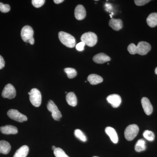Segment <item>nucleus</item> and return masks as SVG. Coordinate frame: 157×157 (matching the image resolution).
Here are the masks:
<instances>
[{
    "mask_svg": "<svg viewBox=\"0 0 157 157\" xmlns=\"http://www.w3.org/2000/svg\"><path fill=\"white\" fill-rule=\"evenodd\" d=\"M87 80L91 85H97L102 82L103 81V78L99 75L92 74L88 76Z\"/></svg>",
    "mask_w": 157,
    "mask_h": 157,
    "instance_id": "obj_19",
    "label": "nucleus"
},
{
    "mask_svg": "<svg viewBox=\"0 0 157 157\" xmlns=\"http://www.w3.org/2000/svg\"><path fill=\"white\" fill-rule=\"evenodd\" d=\"M65 73L69 78H73L77 75V72L75 69L72 68H66L64 69Z\"/></svg>",
    "mask_w": 157,
    "mask_h": 157,
    "instance_id": "obj_23",
    "label": "nucleus"
},
{
    "mask_svg": "<svg viewBox=\"0 0 157 157\" xmlns=\"http://www.w3.org/2000/svg\"><path fill=\"white\" fill-rule=\"evenodd\" d=\"M93 60L98 64H103L110 60V58L104 53H100L96 55L93 57Z\"/></svg>",
    "mask_w": 157,
    "mask_h": 157,
    "instance_id": "obj_14",
    "label": "nucleus"
},
{
    "mask_svg": "<svg viewBox=\"0 0 157 157\" xmlns=\"http://www.w3.org/2000/svg\"><path fill=\"white\" fill-rule=\"evenodd\" d=\"M10 6L8 4H4L0 2V11L3 13H7L10 11Z\"/></svg>",
    "mask_w": 157,
    "mask_h": 157,
    "instance_id": "obj_27",
    "label": "nucleus"
},
{
    "mask_svg": "<svg viewBox=\"0 0 157 157\" xmlns=\"http://www.w3.org/2000/svg\"><path fill=\"white\" fill-rule=\"evenodd\" d=\"M75 17L78 20L84 19L86 16V11L83 6L78 5L76 6L74 11Z\"/></svg>",
    "mask_w": 157,
    "mask_h": 157,
    "instance_id": "obj_12",
    "label": "nucleus"
},
{
    "mask_svg": "<svg viewBox=\"0 0 157 157\" xmlns=\"http://www.w3.org/2000/svg\"><path fill=\"white\" fill-rule=\"evenodd\" d=\"M135 4L137 6H143L150 2V0H135Z\"/></svg>",
    "mask_w": 157,
    "mask_h": 157,
    "instance_id": "obj_29",
    "label": "nucleus"
},
{
    "mask_svg": "<svg viewBox=\"0 0 157 157\" xmlns=\"http://www.w3.org/2000/svg\"><path fill=\"white\" fill-rule=\"evenodd\" d=\"M66 100L69 105L72 107H75L77 104V98L73 92H70L66 96Z\"/></svg>",
    "mask_w": 157,
    "mask_h": 157,
    "instance_id": "obj_18",
    "label": "nucleus"
},
{
    "mask_svg": "<svg viewBox=\"0 0 157 157\" xmlns=\"http://www.w3.org/2000/svg\"><path fill=\"white\" fill-rule=\"evenodd\" d=\"M146 142L143 139H140L137 141L135 145V151L137 152L144 151L146 150Z\"/></svg>",
    "mask_w": 157,
    "mask_h": 157,
    "instance_id": "obj_22",
    "label": "nucleus"
},
{
    "mask_svg": "<svg viewBox=\"0 0 157 157\" xmlns=\"http://www.w3.org/2000/svg\"><path fill=\"white\" fill-rule=\"evenodd\" d=\"M0 131L5 135H15L18 133V130L16 127L8 125L0 128Z\"/></svg>",
    "mask_w": 157,
    "mask_h": 157,
    "instance_id": "obj_13",
    "label": "nucleus"
},
{
    "mask_svg": "<svg viewBox=\"0 0 157 157\" xmlns=\"http://www.w3.org/2000/svg\"><path fill=\"white\" fill-rule=\"evenodd\" d=\"M16 95V90L12 84L6 85L3 90L2 96L3 98H8L9 99H13Z\"/></svg>",
    "mask_w": 157,
    "mask_h": 157,
    "instance_id": "obj_9",
    "label": "nucleus"
},
{
    "mask_svg": "<svg viewBox=\"0 0 157 157\" xmlns=\"http://www.w3.org/2000/svg\"><path fill=\"white\" fill-rule=\"evenodd\" d=\"M155 73L157 75V67L156 68L155 70Z\"/></svg>",
    "mask_w": 157,
    "mask_h": 157,
    "instance_id": "obj_33",
    "label": "nucleus"
},
{
    "mask_svg": "<svg viewBox=\"0 0 157 157\" xmlns=\"http://www.w3.org/2000/svg\"><path fill=\"white\" fill-rule=\"evenodd\" d=\"M151 49V46L146 42L141 41L138 43L137 46L134 43H131L128 47L129 53L132 55L138 54L145 55Z\"/></svg>",
    "mask_w": 157,
    "mask_h": 157,
    "instance_id": "obj_1",
    "label": "nucleus"
},
{
    "mask_svg": "<svg viewBox=\"0 0 157 157\" xmlns=\"http://www.w3.org/2000/svg\"><path fill=\"white\" fill-rule=\"evenodd\" d=\"M147 23L149 26L155 27L157 25V13H152L149 15L147 18Z\"/></svg>",
    "mask_w": 157,
    "mask_h": 157,
    "instance_id": "obj_21",
    "label": "nucleus"
},
{
    "mask_svg": "<svg viewBox=\"0 0 157 157\" xmlns=\"http://www.w3.org/2000/svg\"><path fill=\"white\" fill-rule=\"evenodd\" d=\"M54 154L56 157H70L66 154L62 149L59 147H56L54 150Z\"/></svg>",
    "mask_w": 157,
    "mask_h": 157,
    "instance_id": "obj_26",
    "label": "nucleus"
},
{
    "mask_svg": "<svg viewBox=\"0 0 157 157\" xmlns=\"http://www.w3.org/2000/svg\"><path fill=\"white\" fill-rule=\"evenodd\" d=\"M48 111L52 113V116L55 121H59L62 117L61 113L54 102L52 100L48 101L47 105Z\"/></svg>",
    "mask_w": 157,
    "mask_h": 157,
    "instance_id": "obj_7",
    "label": "nucleus"
},
{
    "mask_svg": "<svg viewBox=\"0 0 157 157\" xmlns=\"http://www.w3.org/2000/svg\"><path fill=\"white\" fill-rule=\"evenodd\" d=\"M141 104L144 112L147 115L151 114L153 110V107L148 98L144 97L141 101Z\"/></svg>",
    "mask_w": 157,
    "mask_h": 157,
    "instance_id": "obj_11",
    "label": "nucleus"
},
{
    "mask_svg": "<svg viewBox=\"0 0 157 157\" xmlns=\"http://www.w3.org/2000/svg\"><path fill=\"white\" fill-rule=\"evenodd\" d=\"M98 157V156H94V157Z\"/></svg>",
    "mask_w": 157,
    "mask_h": 157,
    "instance_id": "obj_35",
    "label": "nucleus"
},
{
    "mask_svg": "<svg viewBox=\"0 0 157 157\" xmlns=\"http://www.w3.org/2000/svg\"><path fill=\"white\" fill-rule=\"evenodd\" d=\"M31 104L35 107H39L42 103V95L39 90L33 88L28 93Z\"/></svg>",
    "mask_w": 157,
    "mask_h": 157,
    "instance_id": "obj_4",
    "label": "nucleus"
},
{
    "mask_svg": "<svg viewBox=\"0 0 157 157\" xmlns=\"http://www.w3.org/2000/svg\"><path fill=\"white\" fill-rule=\"evenodd\" d=\"M7 114L11 119L18 122H23L28 120V118L25 115L21 113L16 109H10L7 113Z\"/></svg>",
    "mask_w": 157,
    "mask_h": 157,
    "instance_id": "obj_8",
    "label": "nucleus"
},
{
    "mask_svg": "<svg viewBox=\"0 0 157 157\" xmlns=\"http://www.w3.org/2000/svg\"><path fill=\"white\" fill-rule=\"evenodd\" d=\"M107 100L113 108H117L119 107L122 101L120 96L117 94H113L108 96L107 97Z\"/></svg>",
    "mask_w": 157,
    "mask_h": 157,
    "instance_id": "obj_10",
    "label": "nucleus"
},
{
    "mask_svg": "<svg viewBox=\"0 0 157 157\" xmlns=\"http://www.w3.org/2000/svg\"><path fill=\"white\" fill-rule=\"evenodd\" d=\"M65 93H66V94H67V92H65Z\"/></svg>",
    "mask_w": 157,
    "mask_h": 157,
    "instance_id": "obj_36",
    "label": "nucleus"
},
{
    "mask_svg": "<svg viewBox=\"0 0 157 157\" xmlns=\"http://www.w3.org/2000/svg\"><path fill=\"white\" fill-rule=\"evenodd\" d=\"M63 2V0H54V2L57 4H60V3H61Z\"/></svg>",
    "mask_w": 157,
    "mask_h": 157,
    "instance_id": "obj_32",
    "label": "nucleus"
},
{
    "mask_svg": "<svg viewBox=\"0 0 157 157\" xmlns=\"http://www.w3.org/2000/svg\"><path fill=\"white\" fill-rule=\"evenodd\" d=\"M45 2V0H33L32 1L33 6L36 8H39L42 7Z\"/></svg>",
    "mask_w": 157,
    "mask_h": 157,
    "instance_id": "obj_28",
    "label": "nucleus"
},
{
    "mask_svg": "<svg viewBox=\"0 0 157 157\" xmlns=\"http://www.w3.org/2000/svg\"><path fill=\"white\" fill-rule=\"evenodd\" d=\"M33 35L34 31L31 26L25 25L23 27L21 36L24 42L29 43L31 45H33L35 42Z\"/></svg>",
    "mask_w": 157,
    "mask_h": 157,
    "instance_id": "obj_3",
    "label": "nucleus"
},
{
    "mask_svg": "<svg viewBox=\"0 0 157 157\" xmlns=\"http://www.w3.org/2000/svg\"><path fill=\"white\" fill-rule=\"evenodd\" d=\"M109 25L114 30L119 31L123 27V22L121 20L112 18L109 21Z\"/></svg>",
    "mask_w": 157,
    "mask_h": 157,
    "instance_id": "obj_16",
    "label": "nucleus"
},
{
    "mask_svg": "<svg viewBox=\"0 0 157 157\" xmlns=\"http://www.w3.org/2000/svg\"><path fill=\"white\" fill-rule=\"evenodd\" d=\"M29 151L28 146L23 145L17 150L13 157H26L28 154Z\"/></svg>",
    "mask_w": 157,
    "mask_h": 157,
    "instance_id": "obj_20",
    "label": "nucleus"
},
{
    "mask_svg": "<svg viewBox=\"0 0 157 157\" xmlns=\"http://www.w3.org/2000/svg\"><path fill=\"white\" fill-rule=\"evenodd\" d=\"M11 149L10 144L6 140L0 141V153L3 154H8Z\"/></svg>",
    "mask_w": 157,
    "mask_h": 157,
    "instance_id": "obj_17",
    "label": "nucleus"
},
{
    "mask_svg": "<svg viewBox=\"0 0 157 157\" xmlns=\"http://www.w3.org/2000/svg\"><path fill=\"white\" fill-rule=\"evenodd\" d=\"M85 45V44L84 42H79L76 45V49L78 51H82V50H84Z\"/></svg>",
    "mask_w": 157,
    "mask_h": 157,
    "instance_id": "obj_30",
    "label": "nucleus"
},
{
    "mask_svg": "<svg viewBox=\"0 0 157 157\" xmlns=\"http://www.w3.org/2000/svg\"><path fill=\"white\" fill-rule=\"evenodd\" d=\"M59 38L60 41L65 46L69 48H73L76 45V42L74 37L66 32H60L59 33Z\"/></svg>",
    "mask_w": 157,
    "mask_h": 157,
    "instance_id": "obj_2",
    "label": "nucleus"
},
{
    "mask_svg": "<svg viewBox=\"0 0 157 157\" xmlns=\"http://www.w3.org/2000/svg\"><path fill=\"white\" fill-rule=\"evenodd\" d=\"M81 40L85 45L89 47H93L98 42V36L94 33L88 32L85 33L81 36Z\"/></svg>",
    "mask_w": 157,
    "mask_h": 157,
    "instance_id": "obj_5",
    "label": "nucleus"
},
{
    "mask_svg": "<svg viewBox=\"0 0 157 157\" xmlns=\"http://www.w3.org/2000/svg\"><path fill=\"white\" fill-rule=\"evenodd\" d=\"M139 131V128L137 125L135 124L130 125L125 130V137L127 140L131 141L137 136Z\"/></svg>",
    "mask_w": 157,
    "mask_h": 157,
    "instance_id": "obj_6",
    "label": "nucleus"
},
{
    "mask_svg": "<svg viewBox=\"0 0 157 157\" xmlns=\"http://www.w3.org/2000/svg\"><path fill=\"white\" fill-rule=\"evenodd\" d=\"M56 146H52V149L53 150H54L56 148Z\"/></svg>",
    "mask_w": 157,
    "mask_h": 157,
    "instance_id": "obj_34",
    "label": "nucleus"
},
{
    "mask_svg": "<svg viewBox=\"0 0 157 157\" xmlns=\"http://www.w3.org/2000/svg\"><path fill=\"white\" fill-rule=\"evenodd\" d=\"M143 136L147 140L150 141H153L155 138L154 133L149 130H146L144 132Z\"/></svg>",
    "mask_w": 157,
    "mask_h": 157,
    "instance_id": "obj_25",
    "label": "nucleus"
},
{
    "mask_svg": "<svg viewBox=\"0 0 157 157\" xmlns=\"http://www.w3.org/2000/svg\"><path fill=\"white\" fill-rule=\"evenodd\" d=\"M105 132L109 136L110 140L113 143H117L118 137L115 129L112 127H107L105 128Z\"/></svg>",
    "mask_w": 157,
    "mask_h": 157,
    "instance_id": "obj_15",
    "label": "nucleus"
},
{
    "mask_svg": "<svg viewBox=\"0 0 157 157\" xmlns=\"http://www.w3.org/2000/svg\"><path fill=\"white\" fill-rule=\"evenodd\" d=\"M74 135L79 140L83 141V142H86L87 140L86 136L84 135V133L79 129H76L75 130L74 132Z\"/></svg>",
    "mask_w": 157,
    "mask_h": 157,
    "instance_id": "obj_24",
    "label": "nucleus"
},
{
    "mask_svg": "<svg viewBox=\"0 0 157 157\" xmlns=\"http://www.w3.org/2000/svg\"><path fill=\"white\" fill-rule=\"evenodd\" d=\"M5 66V61L3 57L0 55V70L2 69Z\"/></svg>",
    "mask_w": 157,
    "mask_h": 157,
    "instance_id": "obj_31",
    "label": "nucleus"
}]
</instances>
